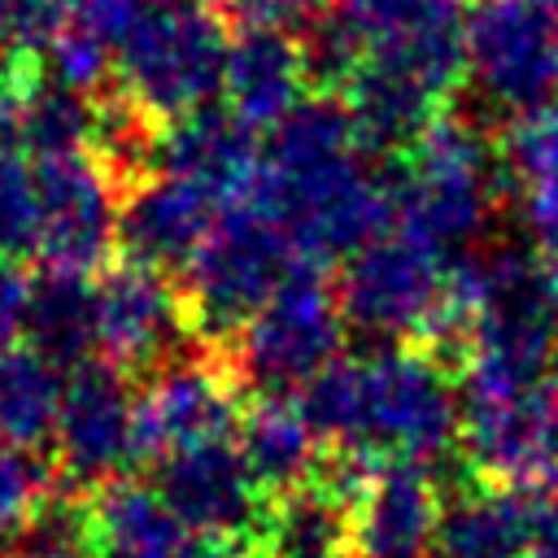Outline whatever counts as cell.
<instances>
[{
	"instance_id": "22",
	"label": "cell",
	"mask_w": 558,
	"mask_h": 558,
	"mask_svg": "<svg viewBox=\"0 0 558 558\" xmlns=\"http://www.w3.org/2000/svg\"><path fill=\"white\" fill-rule=\"evenodd\" d=\"M144 9L148 0H61V26L44 48L48 78L83 96L100 92L118 61V44Z\"/></svg>"
},
{
	"instance_id": "34",
	"label": "cell",
	"mask_w": 558,
	"mask_h": 558,
	"mask_svg": "<svg viewBox=\"0 0 558 558\" xmlns=\"http://www.w3.org/2000/svg\"><path fill=\"white\" fill-rule=\"evenodd\" d=\"M170 558H257L248 545H235V541H214V536H183Z\"/></svg>"
},
{
	"instance_id": "19",
	"label": "cell",
	"mask_w": 558,
	"mask_h": 558,
	"mask_svg": "<svg viewBox=\"0 0 558 558\" xmlns=\"http://www.w3.org/2000/svg\"><path fill=\"white\" fill-rule=\"evenodd\" d=\"M549 506V497L501 484L449 493L440 506L432 558H532V541Z\"/></svg>"
},
{
	"instance_id": "17",
	"label": "cell",
	"mask_w": 558,
	"mask_h": 558,
	"mask_svg": "<svg viewBox=\"0 0 558 558\" xmlns=\"http://www.w3.org/2000/svg\"><path fill=\"white\" fill-rule=\"evenodd\" d=\"M436 471L414 462H384L353 506L349 558H432L440 523Z\"/></svg>"
},
{
	"instance_id": "16",
	"label": "cell",
	"mask_w": 558,
	"mask_h": 558,
	"mask_svg": "<svg viewBox=\"0 0 558 558\" xmlns=\"http://www.w3.org/2000/svg\"><path fill=\"white\" fill-rule=\"evenodd\" d=\"M262 170L257 131L244 126L227 105H205L179 122H166L157 135L153 174H170L205 192L214 205H244Z\"/></svg>"
},
{
	"instance_id": "1",
	"label": "cell",
	"mask_w": 558,
	"mask_h": 558,
	"mask_svg": "<svg viewBox=\"0 0 558 558\" xmlns=\"http://www.w3.org/2000/svg\"><path fill=\"white\" fill-rule=\"evenodd\" d=\"M244 205L270 214L305 262L327 266L388 235L392 183L371 170L344 100L314 92L270 131Z\"/></svg>"
},
{
	"instance_id": "9",
	"label": "cell",
	"mask_w": 558,
	"mask_h": 558,
	"mask_svg": "<svg viewBox=\"0 0 558 558\" xmlns=\"http://www.w3.org/2000/svg\"><path fill=\"white\" fill-rule=\"evenodd\" d=\"M462 48L475 96L510 122L558 105V22L536 0H475Z\"/></svg>"
},
{
	"instance_id": "15",
	"label": "cell",
	"mask_w": 558,
	"mask_h": 558,
	"mask_svg": "<svg viewBox=\"0 0 558 558\" xmlns=\"http://www.w3.org/2000/svg\"><path fill=\"white\" fill-rule=\"evenodd\" d=\"M218 218H222V205H214L192 183L170 179V174H148L122 187L118 253L131 266L183 275L192 257L201 253V244L209 240Z\"/></svg>"
},
{
	"instance_id": "3",
	"label": "cell",
	"mask_w": 558,
	"mask_h": 558,
	"mask_svg": "<svg viewBox=\"0 0 558 558\" xmlns=\"http://www.w3.org/2000/svg\"><path fill=\"white\" fill-rule=\"evenodd\" d=\"M336 301L344 327L375 349L427 344L445 362V349H453L462 362L466 318L449 292V257L423 248L401 231L371 240L340 266Z\"/></svg>"
},
{
	"instance_id": "6",
	"label": "cell",
	"mask_w": 558,
	"mask_h": 558,
	"mask_svg": "<svg viewBox=\"0 0 558 558\" xmlns=\"http://www.w3.org/2000/svg\"><path fill=\"white\" fill-rule=\"evenodd\" d=\"M227 44L205 0H148L118 44V92L153 122H179L222 96Z\"/></svg>"
},
{
	"instance_id": "5",
	"label": "cell",
	"mask_w": 558,
	"mask_h": 558,
	"mask_svg": "<svg viewBox=\"0 0 558 558\" xmlns=\"http://www.w3.org/2000/svg\"><path fill=\"white\" fill-rule=\"evenodd\" d=\"M462 453L484 484L558 501V379L458 366Z\"/></svg>"
},
{
	"instance_id": "28",
	"label": "cell",
	"mask_w": 558,
	"mask_h": 558,
	"mask_svg": "<svg viewBox=\"0 0 558 558\" xmlns=\"http://www.w3.org/2000/svg\"><path fill=\"white\" fill-rule=\"evenodd\" d=\"M497 161H501V179L514 192L554 179L558 174V105L514 118L497 144Z\"/></svg>"
},
{
	"instance_id": "7",
	"label": "cell",
	"mask_w": 558,
	"mask_h": 558,
	"mask_svg": "<svg viewBox=\"0 0 558 558\" xmlns=\"http://www.w3.org/2000/svg\"><path fill=\"white\" fill-rule=\"evenodd\" d=\"M344 314L323 266L296 262L279 292L222 344V366L240 392L296 397L344 349Z\"/></svg>"
},
{
	"instance_id": "27",
	"label": "cell",
	"mask_w": 558,
	"mask_h": 558,
	"mask_svg": "<svg viewBox=\"0 0 558 558\" xmlns=\"http://www.w3.org/2000/svg\"><path fill=\"white\" fill-rule=\"evenodd\" d=\"M61 471L48 449L0 436V536H17L39 506L61 493Z\"/></svg>"
},
{
	"instance_id": "36",
	"label": "cell",
	"mask_w": 558,
	"mask_h": 558,
	"mask_svg": "<svg viewBox=\"0 0 558 558\" xmlns=\"http://www.w3.org/2000/svg\"><path fill=\"white\" fill-rule=\"evenodd\" d=\"M545 292H549V305L558 314V257H545Z\"/></svg>"
},
{
	"instance_id": "21",
	"label": "cell",
	"mask_w": 558,
	"mask_h": 558,
	"mask_svg": "<svg viewBox=\"0 0 558 558\" xmlns=\"http://www.w3.org/2000/svg\"><path fill=\"white\" fill-rule=\"evenodd\" d=\"M22 344L61 371L92 362L96 357V283H92V275L52 270V266L26 275Z\"/></svg>"
},
{
	"instance_id": "13",
	"label": "cell",
	"mask_w": 558,
	"mask_h": 558,
	"mask_svg": "<svg viewBox=\"0 0 558 558\" xmlns=\"http://www.w3.org/2000/svg\"><path fill=\"white\" fill-rule=\"evenodd\" d=\"M148 484L192 536L235 541L248 549L257 545L270 497L253 480L235 440H205V445L174 449L153 462Z\"/></svg>"
},
{
	"instance_id": "18",
	"label": "cell",
	"mask_w": 558,
	"mask_h": 558,
	"mask_svg": "<svg viewBox=\"0 0 558 558\" xmlns=\"http://www.w3.org/2000/svg\"><path fill=\"white\" fill-rule=\"evenodd\" d=\"M310 70L296 35L279 31H240L227 44L222 65V105L253 131H275L305 96Z\"/></svg>"
},
{
	"instance_id": "25",
	"label": "cell",
	"mask_w": 558,
	"mask_h": 558,
	"mask_svg": "<svg viewBox=\"0 0 558 558\" xmlns=\"http://www.w3.org/2000/svg\"><path fill=\"white\" fill-rule=\"evenodd\" d=\"M65 397V371L26 344L0 349V436L17 445H52Z\"/></svg>"
},
{
	"instance_id": "8",
	"label": "cell",
	"mask_w": 558,
	"mask_h": 558,
	"mask_svg": "<svg viewBox=\"0 0 558 558\" xmlns=\"http://www.w3.org/2000/svg\"><path fill=\"white\" fill-rule=\"evenodd\" d=\"M296 262L305 257L270 214L257 205L222 209L179 283L192 331L222 349L279 292Z\"/></svg>"
},
{
	"instance_id": "33",
	"label": "cell",
	"mask_w": 558,
	"mask_h": 558,
	"mask_svg": "<svg viewBox=\"0 0 558 558\" xmlns=\"http://www.w3.org/2000/svg\"><path fill=\"white\" fill-rule=\"evenodd\" d=\"M22 314H26V275L0 262V349L22 340Z\"/></svg>"
},
{
	"instance_id": "14",
	"label": "cell",
	"mask_w": 558,
	"mask_h": 558,
	"mask_svg": "<svg viewBox=\"0 0 558 558\" xmlns=\"http://www.w3.org/2000/svg\"><path fill=\"white\" fill-rule=\"evenodd\" d=\"M240 388L218 357H179L135 392L140 458L157 462L174 449L231 440L240 427Z\"/></svg>"
},
{
	"instance_id": "31",
	"label": "cell",
	"mask_w": 558,
	"mask_h": 558,
	"mask_svg": "<svg viewBox=\"0 0 558 558\" xmlns=\"http://www.w3.org/2000/svg\"><path fill=\"white\" fill-rule=\"evenodd\" d=\"M218 17L227 13L240 31H310L323 17V0H205Z\"/></svg>"
},
{
	"instance_id": "12",
	"label": "cell",
	"mask_w": 558,
	"mask_h": 558,
	"mask_svg": "<svg viewBox=\"0 0 558 558\" xmlns=\"http://www.w3.org/2000/svg\"><path fill=\"white\" fill-rule=\"evenodd\" d=\"M192 336L183 288L148 266H105L96 279V357L126 375H157Z\"/></svg>"
},
{
	"instance_id": "23",
	"label": "cell",
	"mask_w": 558,
	"mask_h": 558,
	"mask_svg": "<svg viewBox=\"0 0 558 558\" xmlns=\"http://www.w3.org/2000/svg\"><path fill=\"white\" fill-rule=\"evenodd\" d=\"M87 523L96 558H170V549L187 536L157 488L131 475L92 493Z\"/></svg>"
},
{
	"instance_id": "35",
	"label": "cell",
	"mask_w": 558,
	"mask_h": 558,
	"mask_svg": "<svg viewBox=\"0 0 558 558\" xmlns=\"http://www.w3.org/2000/svg\"><path fill=\"white\" fill-rule=\"evenodd\" d=\"M532 558H558V501L545 510V519H541V527H536Z\"/></svg>"
},
{
	"instance_id": "26",
	"label": "cell",
	"mask_w": 558,
	"mask_h": 558,
	"mask_svg": "<svg viewBox=\"0 0 558 558\" xmlns=\"http://www.w3.org/2000/svg\"><path fill=\"white\" fill-rule=\"evenodd\" d=\"M92 131H96V96L61 87L48 74H39L22 92V148H31L35 161L92 153Z\"/></svg>"
},
{
	"instance_id": "11",
	"label": "cell",
	"mask_w": 558,
	"mask_h": 558,
	"mask_svg": "<svg viewBox=\"0 0 558 558\" xmlns=\"http://www.w3.org/2000/svg\"><path fill=\"white\" fill-rule=\"evenodd\" d=\"M39 192V257L52 270L92 275L105 270L118 248V209L122 183L92 157H39L31 161Z\"/></svg>"
},
{
	"instance_id": "2",
	"label": "cell",
	"mask_w": 558,
	"mask_h": 558,
	"mask_svg": "<svg viewBox=\"0 0 558 558\" xmlns=\"http://www.w3.org/2000/svg\"><path fill=\"white\" fill-rule=\"evenodd\" d=\"M296 405L323 449L427 471L462 449L458 366L418 344L340 353L296 392Z\"/></svg>"
},
{
	"instance_id": "24",
	"label": "cell",
	"mask_w": 558,
	"mask_h": 558,
	"mask_svg": "<svg viewBox=\"0 0 558 558\" xmlns=\"http://www.w3.org/2000/svg\"><path fill=\"white\" fill-rule=\"evenodd\" d=\"M353 506H344L323 484L270 497L266 523L257 532V558H349Z\"/></svg>"
},
{
	"instance_id": "29",
	"label": "cell",
	"mask_w": 558,
	"mask_h": 558,
	"mask_svg": "<svg viewBox=\"0 0 558 558\" xmlns=\"http://www.w3.org/2000/svg\"><path fill=\"white\" fill-rule=\"evenodd\" d=\"M39 253V192L35 170L22 157L0 161V262L17 266Z\"/></svg>"
},
{
	"instance_id": "10",
	"label": "cell",
	"mask_w": 558,
	"mask_h": 558,
	"mask_svg": "<svg viewBox=\"0 0 558 558\" xmlns=\"http://www.w3.org/2000/svg\"><path fill=\"white\" fill-rule=\"evenodd\" d=\"M48 449L65 488L96 493L113 480H126V471L144 462L131 375L109 366L105 357L65 371V397Z\"/></svg>"
},
{
	"instance_id": "30",
	"label": "cell",
	"mask_w": 558,
	"mask_h": 558,
	"mask_svg": "<svg viewBox=\"0 0 558 558\" xmlns=\"http://www.w3.org/2000/svg\"><path fill=\"white\" fill-rule=\"evenodd\" d=\"M61 26V0H0V48L13 61H44Z\"/></svg>"
},
{
	"instance_id": "4",
	"label": "cell",
	"mask_w": 558,
	"mask_h": 558,
	"mask_svg": "<svg viewBox=\"0 0 558 558\" xmlns=\"http://www.w3.org/2000/svg\"><path fill=\"white\" fill-rule=\"evenodd\" d=\"M501 183V161L484 131L466 118H436L401 157L392 222L423 248L458 257L484 240Z\"/></svg>"
},
{
	"instance_id": "32",
	"label": "cell",
	"mask_w": 558,
	"mask_h": 558,
	"mask_svg": "<svg viewBox=\"0 0 558 558\" xmlns=\"http://www.w3.org/2000/svg\"><path fill=\"white\" fill-rule=\"evenodd\" d=\"M519 222L532 248L545 257H558V174L519 192Z\"/></svg>"
},
{
	"instance_id": "20",
	"label": "cell",
	"mask_w": 558,
	"mask_h": 558,
	"mask_svg": "<svg viewBox=\"0 0 558 558\" xmlns=\"http://www.w3.org/2000/svg\"><path fill=\"white\" fill-rule=\"evenodd\" d=\"M231 440L266 497H283L314 484L327 458L323 440L314 436L292 397H257L253 405H244Z\"/></svg>"
}]
</instances>
